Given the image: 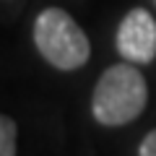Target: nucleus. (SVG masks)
<instances>
[{"label":"nucleus","mask_w":156,"mask_h":156,"mask_svg":"<svg viewBox=\"0 0 156 156\" xmlns=\"http://www.w3.org/2000/svg\"><path fill=\"white\" fill-rule=\"evenodd\" d=\"M138 156H156V130H151V133L140 140Z\"/></svg>","instance_id":"nucleus-5"},{"label":"nucleus","mask_w":156,"mask_h":156,"mask_svg":"<svg viewBox=\"0 0 156 156\" xmlns=\"http://www.w3.org/2000/svg\"><path fill=\"white\" fill-rule=\"evenodd\" d=\"M18 143V125L13 117L0 115V156H16Z\"/></svg>","instance_id":"nucleus-4"},{"label":"nucleus","mask_w":156,"mask_h":156,"mask_svg":"<svg viewBox=\"0 0 156 156\" xmlns=\"http://www.w3.org/2000/svg\"><path fill=\"white\" fill-rule=\"evenodd\" d=\"M148 104V86L133 62L109 65L91 94V115L99 125L120 128L133 122Z\"/></svg>","instance_id":"nucleus-1"},{"label":"nucleus","mask_w":156,"mask_h":156,"mask_svg":"<svg viewBox=\"0 0 156 156\" xmlns=\"http://www.w3.org/2000/svg\"><path fill=\"white\" fill-rule=\"evenodd\" d=\"M34 44L39 55L57 70H78L91 57L89 37L68 11L44 8L34 21Z\"/></svg>","instance_id":"nucleus-2"},{"label":"nucleus","mask_w":156,"mask_h":156,"mask_svg":"<svg viewBox=\"0 0 156 156\" xmlns=\"http://www.w3.org/2000/svg\"><path fill=\"white\" fill-rule=\"evenodd\" d=\"M117 52L133 65H148L156 57V21L146 8H133L117 29Z\"/></svg>","instance_id":"nucleus-3"},{"label":"nucleus","mask_w":156,"mask_h":156,"mask_svg":"<svg viewBox=\"0 0 156 156\" xmlns=\"http://www.w3.org/2000/svg\"><path fill=\"white\" fill-rule=\"evenodd\" d=\"M154 3H156V0H154Z\"/></svg>","instance_id":"nucleus-6"}]
</instances>
